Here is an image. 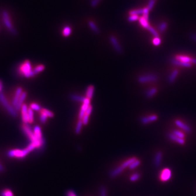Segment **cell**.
Wrapping results in <instances>:
<instances>
[{
    "instance_id": "obj_1",
    "label": "cell",
    "mask_w": 196,
    "mask_h": 196,
    "mask_svg": "<svg viewBox=\"0 0 196 196\" xmlns=\"http://www.w3.org/2000/svg\"><path fill=\"white\" fill-rule=\"evenodd\" d=\"M36 148L35 145L33 143H30L27 147L24 149H15L9 150L7 156L12 158L23 159L26 157L28 154Z\"/></svg>"
},
{
    "instance_id": "obj_2",
    "label": "cell",
    "mask_w": 196,
    "mask_h": 196,
    "mask_svg": "<svg viewBox=\"0 0 196 196\" xmlns=\"http://www.w3.org/2000/svg\"><path fill=\"white\" fill-rule=\"evenodd\" d=\"M22 129L23 130L24 133H25V135L29 138V140L31 141V143H33L35 145L36 148H40L44 145V142L40 141L37 138V137H35V134L33 133V131L32 130L31 128L27 124H24L22 125Z\"/></svg>"
},
{
    "instance_id": "obj_3",
    "label": "cell",
    "mask_w": 196,
    "mask_h": 196,
    "mask_svg": "<svg viewBox=\"0 0 196 196\" xmlns=\"http://www.w3.org/2000/svg\"><path fill=\"white\" fill-rule=\"evenodd\" d=\"M1 17L2 22L6 28L13 35H16L17 31L13 25L12 20L8 11L6 10H3L1 13Z\"/></svg>"
},
{
    "instance_id": "obj_4",
    "label": "cell",
    "mask_w": 196,
    "mask_h": 196,
    "mask_svg": "<svg viewBox=\"0 0 196 196\" xmlns=\"http://www.w3.org/2000/svg\"><path fill=\"white\" fill-rule=\"evenodd\" d=\"M19 73L26 78H30L35 76L32 68L31 62L26 60L21 64L19 68Z\"/></svg>"
},
{
    "instance_id": "obj_5",
    "label": "cell",
    "mask_w": 196,
    "mask_h": 196,
    "mask_svg": "<svg viewBox=\"0 0 196 196\" xmlns=\"http://www.w3.org/2000/svg\"><path fill=\"white\" fill-rule=\"evenodd\" d=\"M0 102L12 116L16 117L17 116V111H16L15 108L9 103L8 100L6 99L4 94L2 93H0Z\"/></svg>"
},
{
    "instance_id": "obj_6",
    "label": "cell",
    "mask_w": 196,
    "mask_h": 196,
    "mask_svg": "<svg viewBox=\"0 0 196 196\" xmlns=\"http://www.w3.org/2000/svg\"><path fill=\"white\" fill-rule=\"evenodd\" d=\"M137 159L136 157H132L130 158L129 159L127 160L126 161H125L123 163L122 165H121L119 167H117L116 169H114L112 170L111 173H110V176L111 178H114L115 176H117L119 175L124 169L129 167V165L133 162V161L136 160Z\"/></svg>"
},
{
    "instance_id": "obj_7",
    "label": "cell",
    "mask_w": 196,
    "mask_h": 196,
    "mask_svg": "<svg viewBox=\"0 0 196 196\" xmlns=\"http://www.w3.org/2000/svg\"><path fill=\"white\" fill-rule=\"evenodd\" d=\"M158 79V77L156 75L150 74L143 75H141L138 78V81L141 83L155 82Z\"/></svg>"
},
{
    "instance_id": "obj_8",
    "label": "cell",
    "mask_w": 196,
    "mask_h": 196,
    "mask_svg": "<svg viewBox=\"0 0 196 196\" xmlns=\"http://www.w3.org/2000/svg\"><path fill=\"white\" fill-rule=\"evenodd\" d=\"M172 176V172L169 169H164L160 174V179L162 181L169 180Z\"/></svg>"
},
{
    "instance_id": "obj_9",
    "label": "cell",
    "mask_w": 196,
    "mask_h": 196,
    "mask_svg": "<svg viewBox=\"0 0 196 196\" xmlns=\"http://www.w3.org/2000/svg\"><path fill=\"white\" fill-rule=\"evenodd\" d=\"M90 99L87 98L85 102L83 103V105L81 106V110L78 114V118L80 120H82L83 116L85 115V113H86L87 108L90 105Z\"/></svg>"
},
{
    "instance_id": "obj_10",
    "label": "cell",
    "mask_w": 196,
    "mask_h": 196,
    "mask_svg": "<svg viewBox=\"0 0 196 196\" xmlns=\"http://www.w3.org/2000/svg\"><path fill=\"white\" fill-rule=\"evenodd\" d=\"M110 40L112 45L113 46L114 49L118 53H122V49L121 45L118 40V39L114 36H111Z\"/></svg>"
},
{
    "instance_id": "obj_11",
    "label": "cell",
    "mask_w": 196,
    "mask_h": 196,
    "mask_svg": "<svg viewBox=\"0 0 196 196\" xmlns=\"http://www.w3.org/2000/svg\"><path fill=\"white\" fill-rule=\"evenodd\" d=\"M176 59L186 63H191L196 64V59L195 58H191L187 56L184 55H178L175 57Z\"/></svg>"
},
{
    "instance_id": "obj_12",
    "label": "cell",
    "mask_w": 196,
    "mask_h": 196,
    "mask_svg": "<svg viewBox=\"0 0 196 196\" xmlns=\"http://www.w3.org/2000/svg\"><path fill=\"white\" fill-rule=\"evenodd\" d=\"M28 108L27 105L23 104L21 108V119L24 124L28 123Z\"/></svg>"
},
{
    "instance_id": "obj_13",
    "label": "cell",
    "mask_w": 196,
    "mask_h": 196,
    "mask_svg": "<svg viewBox=\"0 0 196 196\" xmlns=\"http://www.w3.org/2000/svg\"><path fill=\"white\" fill-rule=\"evenodd\" d=\"M23 90L21 87H19L16 88L15 94L14 95V98L13 99V101H12V105H13V106H14V107H15L16 105L17 104V102H18L20 97L21 95L23 93Z\"/></svg>"
},
{
    "instance_id": "obj_14",
    "label": "cell",
    "mask_w": 196,
    "mask_h": 196,
    "mask_svg": "<svg viewBox=\"0 0 196 196\" xmlns=\"http://www.w3.org/2000/svg\"><path fill=\"white\" fill-rule=\"evenodd\" d=\"M175 124L178 127H179V128L184 130L185 131H186L187 133H191V129L190 126L184 123V122L181 121L180 120H179V119L176 120L175 121Z\"/></svg>"
},
{
    "instance_id": "obj_15",
    "label": "cell",
    "mask_w": 196,
    "mask_h": 196,
    "mask_svg": "<svg viewBox=\"0 0 196 196\" xmlns=\"http://www.w3.org/2000/svg\"><path fill=\"white\" fill-rule=\"evenodd\" d=\"M158 118V117L155 114L153 115H150L149 116H146V117H143L141 119V122L142 124H147L149 123L156 121Z\"/></svg>"
},
{
    "instance_id": "obj_16",
    "label": "cell",
    "mask_w": 196,
    "mask_h": 196,
    "mask_svg": "<svg viewBox=\"0 0 196 196\" xmlns=\"http://www.w3.org/2000/svg\"><path fill=\"white\" fill-rule=\"evenodd\" d=\"M171 62L174 65L185 67V68H190V67H192V64L182 62V61H180L177 59L176 58H173V59H171Z\"/></svg>"
},
{
    "instance_id": "obj_17",
    "label": "cell",
    "mask_w": 196,
    "mask_h": 196,
    "mask_svg": "<svg viewBox=\"0 0 196 196\" xmlns=\"http://www.w3.org/2000/svg\"><path fill=\"white\" fill-rule=\"evenodd\" d=\"M26 97H27V93L25 92H23L22 94L21 95L18 102H17V104L16 105V106L14 107L16 111H18L21 109L23 105L24 104V101L25 99L26 98Z\"/></svg>"
},
{
    "instance_id": "obj_18",
    "label": "cell",
    "mask_w": 196,
    "mask_h": 196,
    "mask_svg": "<svg viewBox=\"0 0 196 196\" xmlns=\"http://www.w3.org/2000/svg\"><path fill=\"white\" fill-rule=\"evenodd\" d=\"M33 131V133L35 134V137H37V138L38 140H39V141L44 142L43 137L42 136V130H41V128H40V126L38 125L35 126Z\"/></svg>"
},
{
    "instance_id": "obj_19",
    "label": "cell",
    "mask_w": 196,
    "mask_h": 196,
    "mask_svg": "<svg viewBox=\"0 0 196 196\" xmlns=\"http://www.w3.org/2000/svg\"><path fill=\"white\" fill-rule=\"evenodd\" d=\"M168 136H169V138L173 141L176 142V143L181 145H184L185 140L184 138H181L179 137H177L172 133H169Z\"/></svg>"
},
{
    "instance_id": "obj_20",
    "label": "cell",
    "mask_w": 196,
    "mask_h": 196,
    "mask_svg": "<svg viewBox=\"0 0 196 196\" xmlns=\"http://www.w3.org/2000/svg\"><path fill=\"white\" fill-rule=\"evenodd\" d=\"M178 75H179L178 70L175 69V70L173 71L169 75V78H168L169 82L170 83H172L176 81Z\"/></svg>"
},
{
    "instance_id": "obj_21",
    "label": "cell",
    "mask_w": 196,
    "mask_h": 196,
    "mask_svg": "<svg viewBox=\"0 0 196 196\" xmlns=\"http://www.w3.org/2000/svg\"><path fill=\"white\" fill-rule=\"evenodd\" d=\"M162 157V154L161 152H157L154 157V164L157 167H159L161 164Z\"/></svg>"
},
{
    "instance_id": "obj_22",
    "label": "cell",
    "mask_w": 196,
    "mask_h": 196,
    "mask_svg": "<svg viewBox=\"0 0 196 196\" xmlns=\"http://www.w3.org/2000/svg\"><path fill=\"white\" fill-rule=\"evenodd\" d=\"M71 98L72 100L76 101V102H81L83 103L85 102L86 99V97H83L81 95H78L77 94H72L71 95Z\"/></svg>"
},
{
    "instance_id": "obj_23",
    "label": "cell",
    "mask_w": 196,
    "mask_h": 196,
    "mask_svg": "<svg viewBox=\"0 0 196 196\" xmlns=\"http://www.w3.org/2000/svg\"><path fill=\"white\" fill-rule=\"evenodd\" d=\"M94 87L92 85H90V86L88 87L86 90V98H88L90 99H91L93 95L94 94Z\"/></svg>"
},
{
    "instance_id": "obj_24",
    "label": "cell",
    "mask_w": 196,
    "mask_h": 196,
    "mask_svg": "<svg viewBox=\"0 0 196 196\" xmlns=\"http://www.w3.org/2000/svg\"><path fill=\"white\" fill-rule=\"evenodd\" d=\"M157 90L156 88H152L147 91V92L145 93V95L147 98H152L155 94H157Z\"/></svg>"
},
{
    "instance_id": "obj_25",
    "label": "cell",
    "mask_w": 196,
    "mask_h": 196,
    "mask_svg": "<svg viewBox=\"0 0 196 196\" xmlns=\"http://www.w3.org/2000/svg\"><path fill=\"white\" fill-rule=\"evenodd\" d=\"M139 23L144 28H145L146 29L148 30V28L149 27L150 25H149V23H148V21H147V20L145 19L143 16L142 17H140L139 18Z\"/></svg>"
},
{
    "instance_id": "obj_26",
    "label": "cell",
    "mask_w": 196,
    "mask_h": 196,
    "mask_svg": "<svg viewBox=\"0 0 196 196\" xmlns=\"http://www.w3.org/2000/svg\"><path fill=\"white\" fill-rule=\"evenodd\" d=\"M88 26L90 28V29L94 32V33H98L99 32V30L98 28V27L97 26V25L95 24L93 21H90L88 22Z\"/></svg>"
},
{
    "instance_id": "obj_27",
    "label": "cell",
    "mask_w": 196,
    "mask_h": 196,
    "mask_svg": "<svg viewBox=\"0 0 196 196\" xmlns=\"http://www.w3.org/2000/svg\"><path fill=\"white\" fill-rule=\"evenodd\" d=\"M34 121V114L33 111L31 109L28 108V123H32Z\"/></svg>"
},
{
    "instance_id": "obj_28",
    "label": "cell",
    "mask_w": 196,
    "mask_h": 196,
    "mask_svg": "<svg viewBox=\"0 0 196 196\" xmlns=\"http://www.w3.org/2000/svg\"><path fill=\"white\" fill-rule=\"evenodd\" d=\"M45 69V67L44 65L40 64V65H38L33 69V72L34 73V75L35 76V75L38 74L39 73L42 72V71H43Z\"/></svg>"
},
{
    "instance_id": "obj_29",
    "label": "cell",
    "mask_w": 196,
    "mask_h": 196,
    "mask_svg": "<svg viewBox=\"0 0 196 196\" xmlns=\"http://www.w3.org/2000/svg\"><path fill=\"white\" fill-rule=\"evenodd\" d=\"M1 196H14L13 192L9 189H4L0 192Z\"/></svg>"
},
{
    "instance_id": "obj_30",
    "label": "cell",
    "mask_w": 196,
    "mask_h": 196,
    "mask_svg": "<svg viewBox=\"0 0 196 196\" xmlns=\"http://www.w3.org/2000/svg\"><path fill=\"white\" fill-rule=\"evenodd\" d=\"M71 27L69 26H66L64 27L63 28V31H62V34L63 36L64 37H68L71 35Z\"/></svg>"
},
{
    "instance_id": "obj_31",
    "label": "cell",
    "mask_w": 196,
    "mask_h": 196,
    "mask_svg": "<svg viewBox=\"0 0 196 196\" xmlns=\"http://www.w3.org/2000/svg\"><path fill=\"white\" fill-rule=\"evenodd\" d=\"M82 125L83 123L82 120H80L79 119V121L77 123V124H76V128H75V133H76L77 135H78V134L80 133L81 130V129H82Z\"/></svg>"
},
{
    "instance_id": "obj_32",
    "label": "cell",
    "mask_w": 196,
    "mask_h": 196,
    "mask_svg": "<svg viewBox=\"0 0 196 196\" xmlns=\"http://www.w3.org/2000/svg\"><path fill=\"white\" fill-rule=\"evenodd\" d=\"M30 108L33 111H39L41 110V107L38 104L35 103V102H32L30 104Z\"/></svg>"
},
{
    "instance_id": "obj_33",
    "label": "cell",
    "mask_w": 196,
    "mask_h": 196,
    "mask_svg": "<svg viewBox=\"0 0 196 196\" xmlns=\"http://www.w3.org/2000/svg\"><path fill=\"white\" fill-rule=\"evenodd\" d=\"M129 14L130 15H136V16L142 14H143V9L132 10L129 12Z\"/></svg>"
},
{
    "instance_id": "obj_34",
    "label": "cell",
    "mask_w": 196,
    "mask_h": 196,
    "mask_svg": "<svg viewBox=\"0 0 196 196\" xmlns=\"http://www.w3.org/2000/svg\"><path fill=\"white\" fill-rule=\"evenodd\" d=\"M140 161L139 160H137L136 159V160L133 161L130 165H129V168L131 169H135L138 166L140 165Z\"/></svg>"
},
{
    "instance_id": "obj_35",
    "label": "cell",
    "mask_w": 196,
    "mask_h": 196,
    "mask_svg": "<svg viewBox=\"0 0 196 196\" xmlns=\"http://www.w3.org/2000/svg\"><path fill=\"white\" fill-rule=\"evenodd\" d=\"M48 117L47 115L45 114H44L42 111H41L40 112V117H39V119L40 122H42V123H45L47 120Z\"/></svg>"
},
{
    "instance_id": "obj_36",
    "label": "cell",
    "mask_w": 196,
    "mask_h": 196,
    "mask_svg": "<svg viewBox=\"0 0 196 196\" xmlns=\"http://www.w3.org/2000/svg\"><path fill=\"white\" fill-rule=\"evenodd\" d=\"M172 133L174 135H176L177 137H179L181 138H184L185 137L184 134L183 133H182L180 131L177 130H174L172 132Z\"/></svg>"
},
{
    "instance_id": "obj_37",
    "label": "cell",
    "mask_w": 196,
    "mask_h": 196,
    "mask_svg": "<svg viewBox=\"0 0 196 196\" xmlns=\"http://www.w3.org/2000/svg\"><path fill=\"white\" fill-rule=\"evenodd\" d=\"M149 9L147 7L143 8V17L148 21V17H149Z\"/></svg>"
},
{
    "instance_id": "obj_38",
    "label": "cell",
    "mask_w": 196,
    "mask_h": 196,
    "mask_svg": "<svg viewBox=\"0 0 196 196\" xmlns=\"http://www.w3.org/2000/svg\"><path fill=\"white\" fill-rule=\"evenodd\" d=\"M41 111H42L44 114H46L49 118H52L54 116V114L53 112H52L50 111L47 110L45 109H43L41 110Z\"/></svg>"
},
{
    "instance_id": "obj_39",
    "label": "cell",
    "mask_w": 196,
    "mask_h": 196,
    "mask_svg": "<svg viewBox=\"0 0 196 196\" xmlns=\"http://www.w3.org/2000/svg\"><path fill=\"white\" fill-rule=\"evenodd\" d=\"M167 25L166 23H161L159 25V29L160 31L162 32L165 31L167 28Z\"/></svg>"
},
{
    "instance_id": "obj_40",
    "label": "cell",
    "mask_w": 196,
    "mask_h": 196,
    "mask_svg": "<svg viewBox=\"0 0 196 196\" xmlns=\"http://www.w3.org/2000/svg\"><path fill=\"white\" fill-rule=\"evenodd\" d=\"M140 178V175L138 173H135L131 176L130 180L131 181H135L137 180L138 179H139Z\"/></svg>"
},
{
    "instance_id": "obj_41",
    "label": "cell",
    "mask_w": 196,
    "mask_h": 196,
    "mask_svg": "<svg viewBox=\"0 0 196 196\" xmlns=\"http://www.w3.org/2000/svg\"><path fill=\"white\" fill-rule=\"evenodd\" d=\"M101 0H90V6L93 8H95L98 6Z\"/></svg>"
},
{
    "instance_id": "obj_42",
    "label": "cell",
    "mask_w": 196,
    "mask_h": 196,
    "mask_svg": "<svg viewBox=\"0 0 196 196\" xmlns=\"http://www.w3.org/2000/svg\"><path fill=\"white\" fill-rule=\"evenodd\" d=\"M161 43V39L159 37H155L153 40V43L155 46H159Z\"/></svg>"
},
{
    "instance_id": "obj_43",
    "label": "cell",
    "mask_w": 196,
    "mask_h": 196,
    "mask_svg": "<svg viewBox=\"0 0 196 196\" xmlns=\"http://www.w3.org/2000/svg\"><path fill=\"white\" fill-rule=\"evenodd\" d=\"M139 19V17L138 16H136V15H130V16L128 17V21L129 22H133V21H135Z\"/></svg>"
},
{
    "instance_id": "obj_44",
    "label": "cell",
    "mask_w": 196,
    "mask_h": 196,
    "mask_svg": "<svg viewBox=\"0 0 196 196\" xmlns=\"http://www.w3.org/2000/svg\"><path fill=\"white\" fill-rule=\"evenodd\" d=\"M100 196H107V191L104 186H102L100 188Z\"/></svg>"
},
{
    "instance_id": "obj_45",
    "label": "cell",
    "mask_w": 196,
    "mask_h": 196,
    "mask_svg": "<svg viewBox=\"0 0 196 196\" xmlns=\"http://www.w3.org/2000/svg\"><path fill=\"white\" fill-rule=\"evenodd\" d=\"M148 30L149 31L152 35H153L155 37H158V33L157 32V31L154 28L151 27L150 26H149V27L148 28Z\"/></svg>"
},
{
    "instance_id": "obj_46",
    "label": "cell",
    "mask_w": 196,
    "mask_h": 196,
    "mask_svg": "<svg viewBox=\"0 0 196 196\" xmlns=\"http://www.w3.org/2000/svg\"><path fill=\"white\" fill-rule=\"evenodd\" d=\"M89 116L87 114H85L82 119V121L83 124V125H87L88 123V121H89Z\"/></svg>"
},
{
    "instance_id": "obj_47",
    "label": "cell",
    "mask_w": 196,
    "mask_h": 196,
    "mask_svg": "<svg viewBox=\"0 0 196 196\" xmlns=\"http://www.w3.org/2000/svg\"><path fill=\"white\" fill-rule=\"evenodd\" d=\"M154 4H155V0H149L147 8H148L149 10L152 9L154 6Z\"/></svg>"
},
{
    "instance_id": "obj_48",
    "label": "cell",
    "mask_w": 196,
    "mask_h": 196,
    "mask_svg": "<svg viewBox=\"0 0 196 196\" xmlns=\"http://www.w3.org/2000/svg\"><path fill=\"white\" fill-rule=\"evenodd\" d=\"M92 106L90 105L89 107L87 108V109L85 114H87V115L90 116L91 113H92Z\"/></svg>"
},
{
    "instance_id": "obj_49",
    "label": "cell",
    "mask_w": 196,
    "mask_h": 196,
    "mask_svg": "<svg viewBox=\"0 0 196 196\" xmlns=\"http://www.w3.org/2000/svg\"><path fill=\"white\" fill-rule=\"evenodd\" d=\"M67 196H77L75 192L71 190H69L67 192Z\"/></svg>"
},
{
    "instance_id": "obj_50",
    "label": "cell",
    "mask_w": 196,
    "mask_h": 196,
    "mask_svg": "<svg viewBox=\"0 0 196 196\" xmlns=\"http://www.w3.org/2000/svg\"><path fill=\"white\" fill-rule=\"evenodd\" d=\"M190 38L195 42H196V33H192L190 35Z\"/></svg>"
},
{
    "instance_id": "obj_51",
    "label": "cell",
    "mask_w": 196,
    "mask_h": 196,
    "mask_svg": "<svg viewBox=\"0 0 196 196\" xmlns=\"http://www.w3.org/2000/svg\"><path fill=\"white\" fill-rule=\"evenodd\" d=\"M2 88H3V85L1 82V81H0V92H1V90H2Z\"/></svg>"
}]
</instances>
